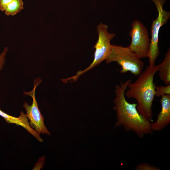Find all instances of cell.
Wrapping results in <instances>:
<instances>
[{"instance_id":"obj_1","label":"cell","mask_w":170,"mask_h":170,"mask_svg":"<svg viewBox=\"0 0 170 170\" xmlns=\"http://www.w3.org/2000/svg\"><path fill=\"white\" fill-rule=\"evenodd\" d=\"M132 80L121 82L115 86L116 96L113 102L114 110L116 112V127H121L126 131H132L139 138L151 134L153 131L151 123L140 115L138 111L137 103L131 104L126 99L125 92L128 84Z\"/></svg>"},{"instance_id":"obj_2","label":"cell","mask_w":170,"mask_h":170,"mask_svg":"<svg viewBox=\"0 0 170 170\" xmlns=\"http://www.w3.org/2000/svg\"><path fill=\"white\" fill-rule=\"evenodd\" d=\"M158 68V65L147 67L134 82L128 84V89L125 92L127 98L136 100L138 111L150 122L152 120V106L155 96L156 86L153 79Z\"/></svg>"},{"instance_id":"obj_3","label":"cell","mask_w":170,"mask_h":170,"mask_svg":"<svg viewBox=\"0 0 170 170\" xmlns=\"http://www.w3.org/2000/svg\"><path fill=\"white\" fill-rule=\"evenodd\" d=\"M116 62L120 65L122 73L129 71L135 76H139L143 71L144 63L129 46L112 45L110 54L105 60L106 63Z\"/></svg>"},{"instance_id":"obj_4","label":"cell","mask_w":170,"mask_h":170,"mask_svg":"<svg viewBox=\"0 0 170 170\" xmlns=\"http://www.w3.org/2000/svg\"><path fill=\"white\" fill-rule=\"evenodd\" d=\"M98 39L94 48H95L94 59L93 62L87 68L83 71H79L76 74L70 78L65 79L66 81L72 80L75 81L83 73L99 65L103 61L106 60L110 52L112 45L111 40L114 37L116 34L109 33L108 31V26L101 23L97 26Z\"/></svg>"},{"instance_id":"obj_5","label":"cell","mask_w":170,"mask_h":170,"mask_svg":"<svg viewBox=\"0 0 170 170\" xmlns=\"http://www.w3.org/2000/svg\"><path fill=\"white\" fill-rule=\"evenodd\" d=\"M155 3L158 12V16L153 20L151 28V38L148 58L150 65H155L156 59L160 53L158 46L159 34L161 27L166 24L170 17V12L163 9L165 0H150Z\"/></svg>"},{"instance_id":"obj_6","label":"cell","mask_w":170,"mask_h":170,"mask_svg":"<svg viewBox=\"0 0 170 170\" xmlns=\"http://www.w3.org/2000/svg\"><path fill=\"white\" fill-rule=\"evenodd\" d=\"M131 26L129 32L131 41L129 47L140 58H148L150 39L147 28L138 20L132 22Z\"/></svg>"},{"instance_id":"obj_7","label":"cell","mask_w":170,"mask_h":170,"mask_svg":"<svg viewBox=\"0 0 170 170\" xmlns=\"http://www.w3.org/2000/svg\"><path fill=\"white\" fill-rule=\"evenodd\" d=\"M42 81L40 78H36L34 82L33 89L30 92L24 91L23 94L31 97L33 101L31 105L26 102H24L23 107L26 110L27 117L30 121L29 123L31 127L39 134L42 133L50 135V133L44 124V117L39 110L35 97V89Z\"/></svg>"},{"instance_id":"obj_8","label":"cell","mask_w":170,"mask_h":170,"mask_svg":"<svg viewBox=\"0 0 170 170\" xmlns=\"http://www.w3.org/2000/svg\"><path fill=\"white\" fill-rule=\"evenodd\" d=\"M161 110L157 116V119L151 123L153 131H160L167 126L170 122V94H164L161 97Z\"/></svg>"},{"instance_id":"obj_9","label":"cell","mask_w":170,"mask_h":170,"mask_svg":"<svg viewBox=\"0 0 170 170\" xmlns=\"http://www.w3.org/2000/svg\"><path fill=\"white\" fill-rule=\"evenodd\" d=\"M158 65L159 76L166 85L170 84V49H168L164 58Z\"/></svg>"},{"instance_id":"obj_10","label":"cell","mask_w":170,"mask_h":170,"mask_svg":"<svg viewBox=\"0 0 170 170\" xmlns=\"http://www.w3.org/2000/svg\"><path fill=\"white\" fill-rule=\"evenodd\" d=\"M23 0H13L6 6L4 12L7 15L13 16L24 8Z\"/></svg>"},{"instance_id":"obj_11","label":"cell","mask_w":170,"mask_h":170,"mask_svg":"<svg viewBox=\"0 0 170 170\" xmlns=\"http://www.w3.org/2000/svg\"><path fill=\"white\" fill-rule=\"evenodd\" d=\"M170 94V85L166 86H156L155 96L162 97L164 94Z\"/></svg>"},{"instance_id":"obj_12","label":"cell","mask_w":170,"mask_h":170,"mask_svg":"<svg viewBox=\"0 0 170 170\" xmlns=\"http://www.w3.org/2000/svg\"><path fill=\"white\" fill-rule=\"evenodd\" d=\"M136 170H160L158 167L150 165L146 163H143L138 164L136 167Z\"/></svg>"},{"instance_id":"obj_13","label":"cell","mask_w":170,"mask_h":170,"mask_svg":"<svg viewBox=\"0 0 170 170\" xmlns=\"http://www.w3.org/2000/svg\"><path fill=\"white\" fill-rule=\"evenodd\" d=\"M8 50L7 47H5L3 52L0 54V71L3 69L5 61V56Z\"/></svg>"},{"instance_id":"obj_14","label":"cell","mask_w":170,"mask_h":170,"mask_svg":"<svg viewBox=\"0 0 170 170\" xmlns=\"http://www.w3.org/2000/svg\"><path fill=\"white\" fill-rule=\"evenodd\" d=\"M13 0H0V10L4 11L8 4Z\"/></svg>"}]
</instances>
